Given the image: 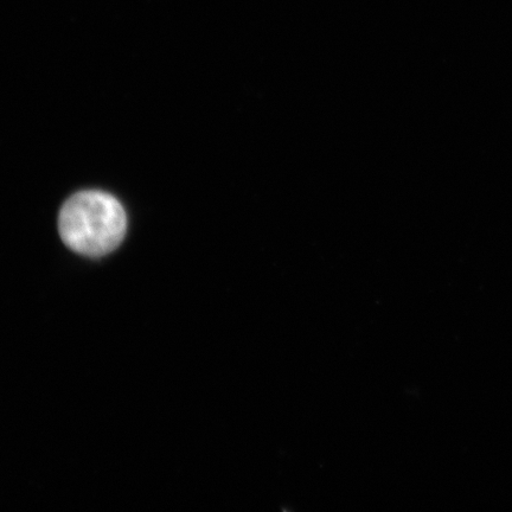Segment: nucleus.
Segmentation results:
<instances>
[{
	"mask_svg": "<svg viewBox=\"0 0 512 512\" xmlns=\"http://www.w3.org/2000/svg\"><path fill=\"white\" fill-rule=\"evenodd\" d=\"M60 235L75 253L100 258L123 242L127 229L125 209L117 198L102 191H81L63 204Z\"/></svg>",
	"mask_w": 512,
	"mask_h": 512,
	"instance_id": "f257e3e1",
	"label": "nucleus"
}]
</instances>
